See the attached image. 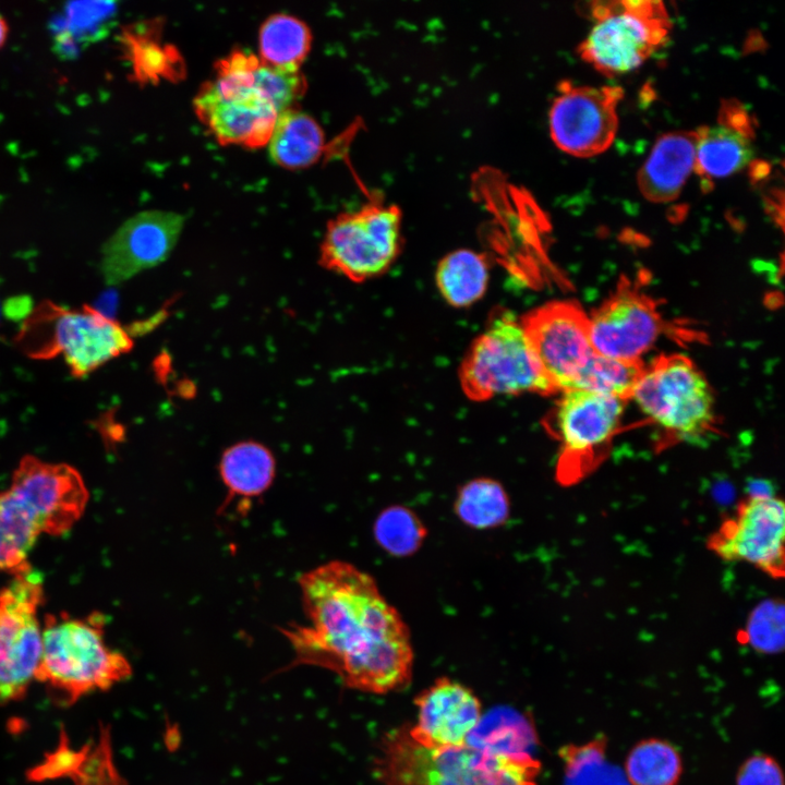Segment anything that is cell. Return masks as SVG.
Listing matches in <instances>:
<instances>
[{
	"label": "cell",
	"instance_id": "cell-1",
	"mask_svg": "<svg viewBox=\"0 0 785 785\" xmlns=\"http://www.w3.org/2000/svg\"><path fill=\"white\" fill-rule=\"evenodd\" d=\"M299 585L309 625L282 630L294 663L327 668L346 686L372 693H387L410 680L408 626L373 577L333 560L303 573Z\"/></svg>",
	"mask_w": 785,
	"mask_h": 785
},
{
	"label": "cell",
	"instance_id": "cell-2",
	"mask_svg": "<svg viewBox=\"0 0 785 785\" xmlns=\"http://www.w3.org/2000/svg\"><path fill=\"white\" fill-rule=\"evenodd\" d=\"M305 87L299 70L271 67L237 50L217 63L194 109L219 143L257 148L268 143L279 114L293 108Z\"/></svg>",
	"mask_w": 785,
	"mask_h": 785
},
{
	"label": "cell",
	"instance_id": "cell-3",
	"mask_svg": "<svg viewBox=\"0 0 785 785\" xmlns=\"http://www.w3.org/2000/svg\"><path fill=\"white\" fill-rule=\"evenodd\" d=\"M540 771L529 753H496L468 744L427 748L404 727L384 737L375 762L383 785H536Z\"/></svg>",
	"mask_w": 785,
	"mask_h": 785
},
{
	"label": "cell",
	"instance_id": "cell-4",
	"mask_svg": "<svg viewBox=\"0 0 785 785\" xmlns=\"http://www.w3.org/2000/svg\"><path fill=\"white\" fill-rule=\"evenodd\" d=\"M630 399L671 440L703 445L716 434L713 390L683 354L662 355L644 366Z\"/></svg>",
	"mask_w": 785,
	"mask_h": 785
},
{
	"label": "cell",
	"instance_id": "cell-5",
	"mask_svg": "<svg viewBox=\"0 0 785 785\" xmlns=\"http://www.w3.org/2000/svg\"><path fill=\"white\" fill-rule=\"evenodd\" d=\"M101 623L97 616L88 620L47 617L35 679L72 701L129 678L131 665L106 644Z\"/></svg>",
	"mask_w": 785,
	"mask_h": 785
},
{
	"label": "cell",
	"instance_id": "cell-6",
	"mask_svg": "<svg viewBox=\"0 0 785 785\" xmlns=\"http://www.w3.org/2000/svg\"><path fill=\"white\" fill-rule=\"evenodd\" d=\"M28 357L61 355L72 375L82 377L129 352L133 339L118 322L97 310L63 309L44 303L25 322L17 338Z\"/></svg>",
	"mask_w": 785,
	"mask_h": 785
},
{
	"label": "cell",
	"instance_id": "cell-7",
	"mask_svg": "<svg viewBox=\"0 0 785 785\" xmlns=\"http://www.w3.org/2000/svg\"><path fill=\"white\" fill-rule=\"evenodd\" d=\"M459 383L472 401L554 394L520 318L508 310L492 314L483 331L472 341L459 367Z\"/></svg>",
	"mask_w": 785,
	"mask_h": 785
},
{
	"label": "cell",
	"instance_id": "cell-8",
	"mask_svg": "<svg viewBox=\"0 0 785 785\" xmlns=\"http://www.w3.org/2000/svg\"><path fill=\"white\" fill-rule=\"evenodd\" d=\"M626 401L580 389L560 392L543 420L544 428L558 444L555 479L560 485L578 484L606 459Z\"/></svg>",
	"mask_w": 785,
	"mask_h": 785
},
{
	"label": "cell",
	"instance_id": "cell-9",
	"mask_svg": "<svg viewBox=\"0 0 785 785\" xmlns=\"http://www.w3.org/2000/svg\"><path fill=\"white\" fill-rule=\"evenodd\" d=\"M590 10L594 24L578 52L608 76L640 67L663 46L672 26L661 1H595Z\"/></svg>",
	"mask_w": 785,
	"mask_h": 785
},
{
	"label": "cell",
	"instance_id": "cell-10",
	"mask_svg": "<svg viewBox=\"0 0 785 785\" xmlns=\"http://www.w3.org/2000/svg\"><path fill=\"white\" fill-rule=\"evenodd\" d=\"M402 246V218L394 204L371 202L330 220L321 246L323 267L363 282L386 273Z\"/></svg>",
	"mask_w": 785,
	"mask_h": 785
},
{
	"label": "cell",
	"instance_id": "cell-11",
	"mask_svg": "<svg viewBox=\"0 0 785 785\" xmlns=\"http://www.w3.org/2000/svg\"><path fill=\"white\" fill-rule=\"evenodd\" d=\"M785 506L753 493L742 498L708 536L706 548L724 561L746 563L773 579L785 575Z\"/></svg>",
	"mask_w": 785,
	"mask_h": 785
},
{
	"label": "cell",
	"instance_id": "cell-12",
	"mask_svg": "<svg viewBox=\"0 0 785 785\" xmlns=\"http://www.w3.org/2000/svg\"><path fill=\"white\" fill-rule=\"evenodd\" d=\"M40 577L31 567L0 591V704L26 693L39 664L41 632L36 616Z\"/></svg>",
	"mask_w": 785,
	"mask_h": 785
},
{
	"label": "cell",
	"instance_id": "cell-13",
	"mask_svg": "<svg viewBox=\"0 0 785 785\" xmlns=\"http://www.w3.org/2000/svg\"><path fill=\"white\" fill-rule=\"evenodd\" d=\"M19 516L38 534L67 532L82 515L87 490L80 473L65 463L24 457L5 491Z\"/></svg>",
	"mask_w": 785,
	"mask_h": 785
},
{
	"label": "cell",
	"instance_id": "cell-14",
	"mask_svg": "<svg viewBox=\"0 0 785 785\" xmlns=\"http://www.w3.org/2000/svg\"><path fill=\"white\" fill-rule=\"evenodd\" d=\"M520 321L554 394L571 390L595 353L588 315L576 302L552 301L533 309Z\"/></svg>",
	"mask_w": 785,
	"mask_h": 785
},
{
	"label": "cell",
	"instance_id": "cell-15",
	"mask_svg": "<svg viewBox=\"0 0 785 785\" xmlns=\"http://www.w3.org/2000/svg\"><path fill=\"white\" fill-rule=\"evenodd\" d=\"M619 86L558 85L550 110V133L556 146L577 157L595 156L613 143L617 126Z\"/></svg>",
	"mask_w": 785,
	"mask_h": 785
},
{
	"label": "cell",
	"instance_id": "cell-16",
	"mask_svg": "<svg viewBox=\"0 0 785 785\" xmlns=\"http://www.w3.org/2000/svg\"><path fill=\"white\" fill-rule=\"evenodd\" d=\"M589 318V336L596 354L637 362L663 331L654 301L630 286H621Z\"/></svg>",
	"mask_w": 785,
	"mask_h": 785
},
{
	"label": "cell",
	"instance_id": "cell-17",
	"mask_svg": "<svg viewBox=\"0 0 785 785\" xmlns=\"http://www.w3.org/2000/svg\"><path fill=\"white\" fill-rule=\"evenodd\" d=\"M184 217L173 212L146 210L124 221L106 241L100 270L116 286L164 262L174 247Z\"/></svg>",
	"mask_w": 785,
	"mask_h": 785
},
{
	"label": "cell",
	"instance_id": "cell-18",
	"mask_svg": "<svg viewBox=\"0 0 785 785\" xmlns=\"http://www.w3.org/2000/svg\"><path fill=\"white\" fill-rule=\"evenodd\" d=\"M414 703L418 721L408 732L427 748L464 745L482 718L481 702L474 692L447 677L420 692Z\"/></svg>",
	"mask_w": 785,
	"mask_h": 785
},
{
	"label": "cell",
	"instance_id": "cell-19",
	"mask_svg": "<svg viewBox=\"0 0 785 785\" xmlns=\"http://www.w3.org/2000/svg\"><path fill=\"white\" fill-rule=\"evenodd\" d=\"M697 132L695 171L704 181L733 174L750 161L753 129L740 104L726 101L718 124L701 126Z\"/></svg>",
	"mask_w": 785,
	"mask_h": 785
},
{
	"label": "cell",
	"instance_id": "cell-20",
	"mask_svg": "<svg viewBox=\"0 0 785 785\" xmlns=\"http://www.w3.org/2000/svg\"><path fill=\"white\" fill-rule=\"evenodd\" d=\"M698 132L675 131L661 135L638 172L642 195L654 203L675 200L695 170Z\"/></svg>",
	"mask_w": 785,
	"mask_h": 785
},
{
	"label": "cell",
	"instance_id": "cell-21",
	"mask_svg": "<svg viewBox=\"0 0 785 785\" xmlns=\"http://www.w3.org/2000/svg\"><path fill=\"white\" fill-rule=\"evenodd\" d=\"M276 460L271 451L254 440L228 447L219 462L220 478L228 490L226 504L249 500L264 494L274 481Z\"/></svg>",
	"mask_w": 785,
	"mask_h": 785
},
{
	"label": "cell",
	"instance_id": "cell-22",
	"mask_svg": "<svg viewBox=\"0 0 785 785\" xmlns=\"http://www.w3.org/2000/svg\"><path fill=\"white\" fill-rule=\"evenodd\" d=\"M488 259L480 252L459 249L446 254L435 269L436 288L447 304L463 309L485 294L490 281Z\"/></svg>",
	"mask_w": 785,
	"mask_h": 785
},
{
	"label": "cell",
	"instance_id": "cell-23",
	"mask_svg": "<svg viewBox=\"0 0 785 785\" xmlns=\"http://www.w3.org/2000/svg\"><path fill=\"white\" fill-rule=\"evenodd\" d=\"M268 143L270 157L277 165L300 169L321 157L325 137L312 117L291 108L279 114Z\"/></svg>",
	"mask_w": 785,
	"mask_h": 785
},
{
	"label": "cell",
	"instance_id": "cell-24",
	"mask_svg": "<svg viewBox=\"0 0 785 785\" xmlns=\"http://www.w3.org/2000/svg\"><path fill=\"white\" fill-rule=\"evenodd\" d=\"M624 769L630 785H678L684 764L673 744L652 737L632 746Z\"/></svg>",
	"mask_w": 785,
	"mask_h": 785
},
{
	"label": "cell",
	"instance_id": "cell-25",
	"mask_svg": "<svg viewBox=\"0 0 785 785\" xmlns=\"http://www.w3.org/2000/svg\"><path fill=\"white\" fill-rule=\"evenodd\" d=\"M261 60L286 70H299L310 51L312 35L299 19L276 14L268 17L259 31Z\"/></svg>",
	"mask_w": 785,
	"mask_h": 785
},
{
	"label": "cell",
	"instance_id": "cell-26",
	"mask_svg": "<svg viewBox=\"0 0 785 785\" xmlns=\"http://www.w3.org/2000/svg\"><path fill=\"white\" fill-rule=\"evenodd\" d=\"M454 510L473 529H492L504 524L510 514V502L504 486L496 480L479 478L459 488Z\"/></svg>",
	"mask_w": 785,
	"mask_h": 785
},
{
	"label": "cell",
	"instance_id": "cell-27",
	"mask_svg": "<svg viewBox=\"0 0 785 785\" xmlns=\"http://www.w3.org/2000/svg\"><path fill=\"white\" fill-rule=\"evenodd\" d=\"M533 742L534 732L530 723L508 710L481 718L466 741L475 748L505 754L529 753Z\"/></svg>",
	"mask_w": 785,
	"mask_h": 785
},
{
	"label": "cell",
	"instance_id": "cell-28",
	"mask_svg": "<svg viewBox=\"0 0 785 785\" xmlns=\"http://www.w3.org/2000/svg\"><path fill=\"white\" fill-rule=\"evenodd\" d=\"M643 369L641 361H620L594 353L578 375L572 389L628 400Z\"/></svg>",
	"mask_w": 785,
	"mask_h": 785
},
{
	"label": "cell",
	"instance_id": "cell-29",
	"mask_svg": "<svg viewBox=\"0 0 785 785\" xmlns=\"http://www.w3.org/2000/svg\"><path fill=\"white\" fill-rule=\"evenodd\" d=\"M426 534L427 530L418 515L404 506L385 508L374 523L376 543L397 557L416 552Z\"/></svg>",
	"mask_w": 785,
	"mask_h": 785
},
{
	"label": "cell",
	"instance_id": "cell-30",
	"mask_svg": "<svg viewBox=\"0 0 785 785\" xmlns=\"http://www.w3.org/2000/svg\"><path fill=\"white\" fill-rule=\"evenodd\" d=\"M116 13L114 2L73 1L67 3L58 21L81 49L108 33Z\"/></svg>",
	"mask_w": 785,
	"mask_h": 785
},
{
	"label": "cell",
	"instance_id": "cell-31",
	"mask_svg": "<svg viewBox=\"0 0 785 785\" xmlns=\"http://www.w3.org/2000/svg\"><path fill=\"white\" fill-rule=\"evenodd\" d=\"M737 640L761 654H776L784 648V606L777 600L758 604Z\"/></svg>",
	"mask_w": 785,
	"mask_h": 785
},
{
	"label": "cell",
	"instance_id": "cell-32",
	"mask_svg": "<svg viewBox=\"0 0 785 785\" xmlns=\"http://www.w3.org/2000/svg\"><path fill=\"white\" fill-rule=\"evenodd\" d=\"M736 785H785L780 763L770 754L756 753L738 768Z\"/></svg>",
	"mask_w": 785,
	"mask_h": 785
},
{
	"label": "cell",
	"instance_id": "cell-33",
	"mask_svg": "<svg viewBox=\"0 0 785 785\" xmlns=\"http://www.w3.org/2000/svg\"><path fill=\"white\" fill-rule=\"evenodd\" d=\"M7 37H8V24L3 20V17L0 16V48L4 44Z\"/></svg>",
	"mask_w": 785,
	"mask_h": 785
}]
</instances>
